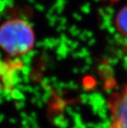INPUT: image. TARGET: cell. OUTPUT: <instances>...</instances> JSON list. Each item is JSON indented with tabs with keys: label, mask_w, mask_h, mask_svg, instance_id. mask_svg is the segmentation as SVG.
<instances>
[{
	"label": "cell",
	"mask_w": 127,
	"mask_h": 128,
	"mask_svg": "<svg viewBox=\"0 0 127 128\" xmlns=\"http://www.w3.org/2000/svg\"><path fill=\"white\" fill-rule=\"evenodd\" d=\"M35 44L34 30L24 19L11 18L0 25V48L7 55H27L34 49Z\"/></svg>",
	"instance_id": "obj_1"
},
{
	"label": "cell",
	"mask_w": 127,
	"mask_h": 128,
	"mask_svg": "<svg viewBox=\"0 0 127 128\" xmlns=\"http://www.w3.org/2000/svg\"><path fill=\"white\" fill-rule=\"evenodd\" d=\"M109 128H127V85L110 97Z\"/></svg>",
	"instance_id": "obj_2"
},
{
	"label": "cell",
	"mask_w": 127,
	"mask_h": 128,
	"mask_svg": "<svg viewBox=\"0 0 127 128\" xmlns=\"http://www.w3.org/2000/svg\"><path fill=\"white\" fill-rule=\"evenodd\" d=\"M116 23L119 32L127 37V5L119 11L116 18Z\"/></svg>",
	"instance_id": "obj_3"
}]
</instances>
